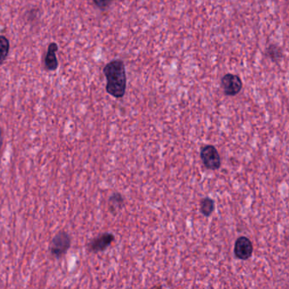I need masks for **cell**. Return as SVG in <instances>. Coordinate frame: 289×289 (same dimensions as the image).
I'll list each match as a JSON object with an SVG mask.
<instances>
[{"instance_id": "1", "label": "cell", "mask_w": 289, "mask_h": 289, "mask_svg": "<svg viewBox=\"0 0 289 289\" xmlns=\"http://www.w3.org/2000/svg\"><path fill=\"white\" fill-rule=\"evenodd\" d=\"M103 72L107 80L106 92L117 99L123 97L127 89V74L124 62L122 60L110 61L104 67Z\"/></svg>"}, {"instance_id": "2", "label": "cell", "mask_w": 289, "mask_h": 289, "mask_svg": "<svg viewBox=\"0 0 289 289\" xmlns=\"http://www.w3.org/2000/svg\"><path fill=\"white\" fill-rule=\"evenodd\" d=\"M71 240L68 234L61 231L54 236L49 246L50 252L55 258H61L66 255L71 247Z\"/></svg>"}, {"instance_id": "3", "label": "cell", "mask_w": 289, "mask_h": 289, "mask_svg": "<svg viewBox=\"0 0 289 289\" xmlns=\"http://www.w3.org/2000/svg\"><path fill=\"white\" fill-rule=\"evenodd\" d=\"M200 157L207 169L215 170L221 167V156L214 146H204L200 152Z\"/></svg>"}, {"instance_id": "4", "label": "cell", "mask_w": 289, "mask_h": 289, "mask_svg": "<svg viewBox=\"0 0 289 289\" xmlns=\"http://www.w3.org/2000/svg\"><path fill=\"white\" fill-rule=\"evenodd\" d=\"M221 88L226 96H235L243 88V82L238 75L227 73L223 75L221 80Z\"/></svg>"}, {"instance_id": "5", "label": "cell", "mask_w": 289, "mask_h": 289, "mask_svg": "<svg viewBox=\"0 0 289 289\" xmlns=\"http://www.w3.org/2000/svg\"><path fill=\"white\" fill-rule=\"evenodd\" d=\"M253 244L246 237H240L236 241L234 254L239 260H246L253 254Z\"/></svg>"}, {"instance_id": "6", "label": "cell", "mask_w": 289, "mask_h": 289, "mask_svg": "<svg viewBox=\"0 0 289 289\" xmlns=\"http://www.w3.org/2000/svg\"><path fill=\"white\" fill-rule=\"evenodd\" d=\"M114 240V236L111 234H105L98 237L89 243L88 249L93 253H99L104 251L109 247L113 241Z\"/></svg>"}, {"instance_id": "7", "label": "cell", "mask_w": 289, "mask_h": 289, "mask_svg": "<svg viewBox=\"0 0 289 289\" xmlns=\"http://www.w3.org/2000/svg\"><path fill=\"white\" fill-rule=\"evenodd\" d=\"M58 44L56 43H50L48 50H47L46 55L44 58V66L48 71H55L58 68L59 62L56 53L58 51Z\"/></svg>"}, {"instance_id": "8", "label": "cell", "mask_w": 289, "mask_h": 289, "mask_svg": "<svg viewBox=\"0 0 289 289\" xmlns=\"http://www.w3.org/2000/svg\"><path fill=\"white\" fill-rule=\"evenodd\" d=\"M10 52V41L6 36L0 35V65L7 59Z\"/></svg>"}, {"instance_id": "9", "label": "cell", "mask_w": 289, "mask_h": 289, "mask_svg": "<svg viewBox=\"0 0 289 289\" xmlns=\"http://www.w3.org/2000/svg\"><path fill=\"white\" fill-rule=\"evenodd\" d=\"M266 55L274 62L281 61L283 56V51L281 47L277 46L276 44H271L266 49Z\"/></svg>"}, {"instance_id": "10", "label": "cell", "mask_w": 289, "mask_h": 289, "mask_svg": "<svg viewBox=\"0 0 289 289\" xmlns=\"http://www.w3.org/2000/svg\"><path fill=\"white\" fill-rule=\"evenodd\" d=\"M215 209V202L209 198H204L200 201V211L205 217H209Z\"/></svg>"}, {"instance_id": "11", "label": "cell", "mask_w": 289, "mask_h": 289, "mask_svg": "<svg viewBox=\"0 0 289 289\" xmlns=\"http://www.w3.org/2000/svg\"><path fill=\"white\" fill-rule=\"evenodd\" d=\"M94 5L100 10H106L112 5L114 0H92Z\"/></svg>"}, {"instance_id": "12", "label": "cell", "mask_w": 289, "mask_h": 289, "mask_svg": "<svg viewBox=\"0 0 289 289\" xmlns=\"http://www.w3.org/2000/svg\"><path fill=\"white\" fill-rule=\"evenodd\" d=\"M123 203V198L120 194H114L112 195L111 197L109 198V204H113V207L114 205L120 207Z\"/></svg>"}, {"instance_id": "13", "label": "cell", "mask_w": 289, "mask_h": 289, "mask_svg": "<svg viewBox=\"0 0 289 289\" xmlns=\"http://www.w3.org/2000/svg\"><path fill=\"white\" fill-rule=\"evenodd\" d=\"M3 144H4V131L0 127V151H1V148H2Z\"/></svg>"}]
</instances>
